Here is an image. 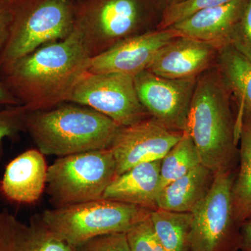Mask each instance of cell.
<instances>
[{
    "mask_svg": "<svg viewBox=\"0 0 251 251\" xmlns=\"http://www.w3.org/2000/svg\"><path fill=\"white\" fill-rule=\"evenodd\" d=\"M218 51L202 41L178 36L159 50L147 71L166 78H197L209 70Z\"/></svg>",
    "mask_w": 251,
    "mask_h": 251,
    "instance_id": "4fadbf2b",
    "label": "cell"
},
{
    "mask_svg": "<svg viewBox=\"0 0 251 251\" xmlns=\"http://www.w3.org/2000/svg\"><path fill=\"white\" fill-rule=\"evenodd\" d=\"M28 112L23 105L0 108V146L4 138L14 136L25 130V125Z\"/></svg>",
    "mask_w": 251,
    "mask_h": 251,
    "instance_id": "484cf974",
    "label": "cell"
},
{
    "mask_svg": "<svg viewBox=\"0 0 251 251\" xmlns=\"http://www.w3.org/2000/svg\"><path fill=\"white\" fill-rule=\"evenodd\" d=\"M247 0H231L185 18L172 28L179 36L210 44L219 50L229 45L230 37Z\"/></svg>",
    "mask_w": 251,
    "mask_h": 251,
    "instance_id": "9a60e30c",
    "label": "cell"
},
{
    "mask_svg": "<svg viewBox=\"0 0 251 251\" xmlns=\"http://www.w3.org/2000/svg\"><path fill=\"white\" fill-rule=\"evenodd\" d=\"M14 8L9 3L0 0V55L9 39Z\"/></svg>",
    "mask_w": 251,
    "mask_h": 251,
    "instance_id": "83f0119b",
    "label": "cell"
},
{
    "mask_svg": "<svg viewBox=\"0 0 251 251\" xmlns=\"http://www.w3.org/2000/svg\"><path fill=\"white\" fill-rule=\"evenodd\" d=\"M231 0H185L163 9L157 29H166L201 10L214 7Z\"/></svg>",
    "mask_w": 251,
    "mask_h": 251,
    "instance_id": "603a6c76",
    "label": "cell"
},
{
    "mask_svg": "<svg viewBox=\"0 0 251 251\" xmlns=\"http://www.w3.org/2000/svg\"><path fill=\"white\" fill-rule=\"evenodd\" d=\"M74 248L75 251H130L126 233L99 236Z\"/></svg>",
    "mask_w": 251,
    "mask_h": 251,
    "instance_id": "4316f807",
    "label": "cell"
},
{
    "mask_svg": "<svg viewBox=\"0 0 251 251\" xmlns=\"http://www.w3.org/2000/svg\"><path fill=\"white\" fill-rule=\"evenodd\" d=\"M92 58L75 25L70 35L50 43L0 70V76L29 112L68 103Z\"/></svg>",
    "mask_w": 251,
    "mask_h": 251,
    "instance_id": "6da1fadb",
    "label": "cell"
},
{
    "mask_svg": "<svg viewBox=\"0 0 251 251\" xmlns=\"http://www.w3.org/2000/svg\"><path fill=\"white\" fill-rule=\"evenodd\" d=\"M216 61L221 80L237 100L238 112L251 114V61L230 45L219 50Z\"/></svg>",
    "mask_w": 251,
    "mask_h": 251,
    "instance_id": "ffe728a7",
    "label": "cell"
},
{
    "mask_svg": "<svg viewBox=\"0 0 251 251\" xmlns=\"http://www.w3.org/2000/svg\"><path fill=\"white\" fill-rule=\"evenodd\" d=\"M235 171L214 176L209 193L193 211L190 251H239L241 226L234 217L232 187Z\"/></svg>",
    "mask_w": 251,
    "mask_h": 251,
    "instance_id": "52a82bcc",
    "label": "cell"
},
{
    "mask_svg": "<svg viewBox=\"0 0 251 251\" xmlns=\"http://www.w3.org/2000/svg\"><path fill=\"white\" fill-rule=\"evenodd\" d=\"M151 210L133 204L99 199L44 211L39 221L56 237L73 247L94 237L126 233L148 219Z\"/></svg>",
    "mask_w": 251,
    "mask_h": 251,
    "instance_id": "277c9868",
    "label": "cell"
},
{
    "mask_svg": "<svg viewBox=\"0 0 251 251\" xmlns=\"http://www.w3.org/2000/svg\"><path fill=\"white\" fill-rule=\"evenodd\" d=\"M184 132L196 145L203 166L215 175L234 171L239 156L236 119L217 69L198 77Z\"/></svg>",
    "mask_w": 251,
    "mask_h": 251,
    "instance_id": "7a4b0ae2",
    "label": "cell"
},
{
    "mask_svg": "<svg viewBox=\"0 0 251 251\" xmlns=\"http://www.w3.org/2000/svg\"><path fill=\"white\" fill-rule=\"evenodd\" d=\"M110 149L58 157L48 168L46 191L54 208L102 199L117 175Z\"/></svg>",
    "mask_w": 251,
    "mask_h": 251,
    "instance_id": "5b68a950",
    "label": "cell"
},
{
    "mask_svg": "<svg viewBox=\"0 0 251 251\" xmlns=\"http://www.w3.org/2000/svg\"><path fill=\"white\" fill-rule=\"evenodd\" d=\"M215 175L202 164L172 181L158 193L157 207L192 213L209 193Z\"/></svg>",
    "mask_w": 251,
    "mask_h": 251,
    "instance_id": "ac0fdd59",
    "label": "cell"
},
{
    "mask_svg": "<svg viewBox=\"0 0 251 251\" xmlns=\"http://www.w3.org/2000/svg\"><path fill=\"white\" fill-rule=\"evenodd\" d=\"M182 135L151 117L122 126L109 148L116 162L117 175L140 163L161 161Z\"/></svg>",
    "mask_w": 251,
    "mask_h": 251,
    "instance_id": "8fae6325",
    "label": "cell"
},
{
    "mask_svg": "<svg viewBox=\"0 0 251 251\" xmlns=\"http://www.w3.org/2000/svg\"><path fill=\"white\" fill-rule=\"evenodd\" d=\"M0 251H75L56 237L37 218L25 224L6 210L0 211Z\"/></svg>",
    "mask_w": 251,
    "mask_h": 251,
    "instance_id": "e0dca14e",
    "label": "cell"
},
{
    "mask_svg": "<svg viewBox=\"0 0 251 251\" xmlns=\"http://www.w3.org/2000/svg\"><path fill=\"white\" fill-rule=\"evenodd\" d=\"M160 3L163 6V9H166L167 7L173 6V5L179 4L180 2L185 1V0H158Z\"/></svg>",
    "mask_w": 251,
    "mask_h": 251,
    "instance_id": "4dcf8cb0",
    "label": "cell"
},
{
    "mask_svg": "<svg viewBox=\"0 0 251 251\" xmlns=\"http://www.w3.org/2000/svg\"><path fill=\"white\" fill-rule=\"evenodd\" d=\"M229 45L251 61V0H247L230 37Z\"/></svg>",
    "mask_w": 251,
    "mask_h": 251,
    "instance_id": "d4e9b609",
    "label": "cell"
},
{
    "mask_svg": "<svg viewBox=\"0 0 251 251\" xmlns=\"http://www.w3.org/2000/svg\"><path fill=\"white\" fill-rule=\"evenodd\" d=\"M178 36L172 27L130 36L92 57L89 72L115 73L135 77L148 69L161 48Z\"/></svg>",
    "mask_w": 251,
    "mask_h": 251,
    "instance_id": "7c38bea8",
    "label": "cell"
},
{
    "mask_svg": "<svg viewBox=\"0 0 251 251\" xmlns=\"http://www.w3.org/2000/svg\"><path fill=\"white\" fill-rule=\"evenodd\" d=\"M76 13L69 0H27L14 9L9 39L0 55V70L75 27Z\"/></svg>",
    "mask_w": 251,
    "mask_h": 251,
    "instance_id": "8992f818",
    "label": "cell"
},
{
    "mask_svg": "<svg viewBox=\"0 0 251 251\" xmlns=\"http://www.w3.org/2000/svg\"><path fill=\"white\" fill-rule=\"evenodd\" d=\"M148 16L145 0H92L76 14L75 25L93 57L140 34Z\"/></svg>",
    "mask_w": 251,
    "mask_h": 251,
    "instance_id": "ba28073f",
    "label": "cell"
},
{
    "mask_svg": "<svg viewBox=\"0 0 251 251\" xmlns=\"http://www.w3.org/2000/svg\"><path fill=\"white\" fill-rule=\"evenodd\" d=\"M69 102L93 109L120 126L150 117L138 98L134 77L126 74L87 72L77 82Z\"/></svg>",
    "mask_w": 251,
    "mask_h": 251,
    "instance_id": "9c48e42d",
    "label": "cell"
},
{
    "mask_svg": "<svg viewBox=\"0 0 251 251\" xmlns=\"http://www.w3.org/2000/svg\"><path fill=\"white\" fill-rule=\"evenodd\" d=\"M197 80L166 78L147 70L134 77L138 98L150 116L168 129L182 133Z\"/></svg>",
    "mask_w": 251,
    "mask_h": 251,
    "instance_id": "30bf717a",
    "label": "cell"
},
{
    "mask_svg": "<svg viewBox=\"0 0 251 251\" xmlns=\"http://www.w3.org/2000/svg\"><path fill=\"white\" fill-rule=\"evenodd\" d=\"M161 161L148 162L133 166L117 175L103 195L110 200L156 210L160 191Z\"/></svg>",
    "mask_w": 251,
    "mask_h": 251,
    "instance_id": "2e32d148",
    "label": "cell"
},
{
    "mask_svg": "<svg viewBox=\"0 0 251 251\" xmlns=\"http://www.w3.org/2000/svg\"><path fill=\"white\" fill-rule=\"evenodd\" d=\"M45 155L31 149L9 162L0 181V193L10 202L30 204L46 190L48 173Z\"/></svg>",
    "mask_w": 251,
    "mask_h": 251,
    "instance_id": "5bb4252c",
    "label": "cell"
},
{
    "mask_svg": "<svg viewBox=\"0 0 251 251\" xmlns=\"http://www.w3.org/2000/svg\"><path fill=\"white\" fill-rule=\"evenodd\" d=\"M236 130L240 143L239 167L232 187V203L238 224L251 217V114L242 110L236 117Z\"/></svg>",
    "mask_w": 251,
    "mask_h": 251,
    "instance_id": "d6986e66",
    "label": "cell"
},
{
    "mask_svg": "<svg viewBox=\"0 0 251 251\" xmlns=\"http://www.w3.org/2000/svg\"><path fill=\"white\" fill-rule=\"evenodd\" d=\"M240 233V250L251 251V217L246 220L241 225Z\"/></svg>",
    "mask_w": 251,
    "mask_h": 251,
    "instance_id": "f546056e",
    "label": "cell"
},
{
    "mask_svg": "<svg viewBox=\"0 0 251 251\" xmlns=\"http://www.w3.org/2000/svg\"><path fill=\"white\" fill-rule=\"evenodd\" d=\"M126 235L130 251H165L153 229L150 216L135 224Z\"/></svg>",
    "mask_w": 251,
    "mask_h": 251,
    "instance_id": "cb8c5ba5",
    "label": "cell"
},
{
    "mask_svg": "<svg viewBox=\"0 0 251 251\" xmlns=\"http://www.w3.org/2000/svg\"><path fill=\"white\" fill-rule=\"evenodd\" d=\"M150 219L165 251H190L192 213L157 209Z\"/></svg>",
    "mask_w": 251,
    "mask_h": 251,
    "instance_id": "44dd1931",
    "label": "cell"
},
{
    "mask_svg": "<svg viewBox=\"0 0 251 251\" xmlns=\"http://www.w3.org/2000/svg\"><path fill=\"white\" fill-rule=\"evenodd\" d=\"M25 126L41 153L58 157L109 149L122 127L93 109L73 103L29 112Z\"/></svg>",
    "mask_w": 251,
    "mask_h": 251,
    "instance_id": "3957f363",
    "label": "cell"
},
{
    "mask_svg": "<svg viewBox=\"0 0 251 251\" xmlns=\"http://www.w3.org/2000/svg\"><path fill=\"white\" fill-rule=\"evenodd\" d=\"M21 105L0 76V108Z\"/></svg>",
    "mask_w": 251,
    "mask_h": 251,
    "instance_id": "f1b7e54d",
    "label": "cell"
},
{
    "mask_svg": "<svg viewBox=\"0 0 251 251\" xmlns=\"http://www.w3.org/2000/svg\"><path fill=\"white\" fill-rule=\"evenodd\" d=\"M202 164L196 145L187 133L169 150L161 161L160 191L172 181Z\"/></svg>",
    "mask_w": 251,
    "mask_h": 251,
    "instance_id": "7402d4cb",
    "label": "cell"
}]
</instances>
